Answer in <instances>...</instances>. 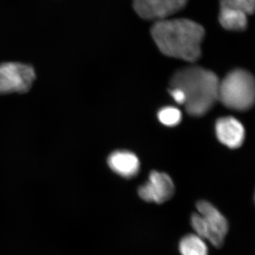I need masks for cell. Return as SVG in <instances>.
Segmentation results:
<instances>
[{
  "label": "cell",
  "instance_id": "obj_1",
  "mask_svg": "<svg viewBox=\"0 0 255 255\" xmlns=\"http://www.w3.org/2000/svg\"><path fill=\"white\" fill-rule=\"evenodd\" d=\"M151 36L161 53L194 63L200 58L205 29L189 18H165L155 21Z\"/></svg>",
  "mask_w": 255,
  "mask_h": 255
},
{
  "label": "cell",
  "instance_id": "obj_8",
  "mask_svg": "<svg viewBox=\"0 0 255 255\" xmlns=\"http://www.w3.org/2000/svg\"><path fill=\"white\" fill-rule=\"evenodd\" d=\"M216 132L218 139L230 148H238L245 140V128L243 124L234 117H223L216 122Z\"/></svg>",
  "mask_w": 255,
  "mask_h": 255
},
{
  "label": "cell",
  "instance_id": "obj_4",
  "mask_svg": "<svg viewBox=\"0 0 255 255\" xmlns=\"http://www.w3.org/2000/svg\"><path fill=\"white\" fill-rule=\"evenodd\" d=\"M199 214L191 216L193 229L199 237L208 240L216 248H221L228 231L227 220L223 214L206 201H199L196 204Z\"/></svg>",
  "mask_w": 255,
  "mask_h": 255
},
{
  "label": "cell",
  "instance_id": "obj_12",
  "mask_svg": "<svg viewBox=\"0 0 255 255\" xmlns=\"http://www.w3.org/2000/svg\"><path fill=\"white\" fill-rule=\"evenodd\" d=\"M255 0H220V9L249 16L255 11Z\"/></svg>",
  "mask_w": 255,
  "mask_h": 255
},
{
  "label": "cell",
  "instance_id": "obj_11",
  "mask_svg": "<svg viewBox=\"0 0 255 255\" xmlns=\"http://www.w3.org/2000/svg\"><path fill=\"white\" fill-rule=\"evenodd\" d=\"M179 251L182 255H209L204 239L194 234L187 235L181 240Z\"/></svg>",
  "mask_w": 255,
  "mask_h": 255
},
{
  "label": "cell",
  "instance_id": "obj_10",
  "mask_svg": "<svg viewBox=\"0 0 255 255\" xmlns=\"http://www.w3.org/2000/svg\"><path fill=\"white\" fill-rule=\"evenodd\" d=\"M248 16L247 15L233 12L230 10L220 9L219 23L223 28L228 31H244L248 27Z\"/></svg>",
  "mask_w": 255,
  "mask_h": 255
},
{
  "label": "cell",
  "instance_id": "obj_2",
  "mask_svg": "<svg viewBox=\"0 0 255 255\" xmlns=\"http://www.w3.org/2000/svg\"><path fill=\"white\" fill-rule=\"evenodd\" d=\"M220 80L214 72L200 66L177 70L170 87H177L185 94L187 113L193 117L205 115L219 101Z\"/></svg>",
  "mask_w": 255,
  "mask_h": 255
},
{
  "label": "cell",
  "instance_id": "obj_14",
  "mask_svg": "<svg viewBox=\"0 0 255 255\" xmlns=\"http://www.w3.org/2000/svg\"><path fill=\"white\" fill-rule=\"evenodd\" d=\"M169 92L177 103L179 104V105H184L186 102V97L185 94L184 93L182 90L177 88V87H170Z\"/></svg>",
  "mask_w": 255,
  "mask_h": 255
},
{
  "label": "cell",
  "instance_id": "obj_5",
  "mask_svg": "<svg viewBox=\"0 0 255 255\" xmlns=\"http://www.w3.org/2000/svg\"><path fill=\"white\" fill-rule=\"evenodd\" d=\"M35 78L34 70L30 65L19 63L0 64V95L28 92Z\"/></svg>",
  "mask_w": 255,
  "mask_h": 255
},
{
  "label": "cell",
  "instance_id": "obj_3",
  "mask_svg": "<svg viewBox=\"0 0 255 255\" xmlns=\"http://www.w3.org/2000/svg\"><path fill=\"white\" fill-rule=\"evenodd\" d=\"M255 98V78L248 70L235 69L220 81L219 101L228 109L239 112L250 110Z\"/></svg>",
  "mask_w": 255,
  "mask_h": 255
},
{
  "label": "cell",
  "instance_id": "obj_9",
  "mask_svg": "<svg viewBox=\"0 0 255 255\" xmlns=\"http://www.w3.org/2000/svg\"><path fill=\"white\" fill-rule=\"evenodd\" d=\"M111 169L124 178L135 177L140 169V162L135 154L127 150H118L112 152L108 158Z\"/></svg>",
  "mask_w": 255,
  "mask_h": 255
},
{
  "label": "cell",
  "instance_id": "obj_7",
  "mask_svg": "<svg viewBox=\"0 0 255 255\" xmlns=\"http://www.w3.org/2000/svg\"><path fill=\"white\" fill-rule=\"evenodd\" d=\"M174 194V185L171 177L157 171H152L148 182L138 189V195L142 200L157 204L169 200Z\"/></svg>",
  "mask_w": 255,
  "mask_h": 255
},
{
  "label": "cell",
  "instance_id": "obj_13",
  "mask_svg": "<svg viewBox=\"0 0 255 255\" xmlns=\"http://www.w3.org/2000/svg\"><path fill=\"white\" fill-rule=\"evenodd\" d=\"M159 122L167 127H175L180 123L182 115L180 110L175 107H164L157 114Z\"/></svg>",
  "mask_w": 255,
  "mask_h": 255
},
{
  "label": "cell",
  "instance_id": "obj_6",
  "mask_svg": "<svg viewBox=\"0 0 255 255\" xmlns=\"http://www.w3.org/2000/svg\"><path fill=\"white\" fill-rule=\"evenodd\" d=\"M188 0H133V8L140 18L145 20L168 18L187 5Z\"/></svg>",
  "mask_w": 255,
  "mask_h": 255
}]
</instances>
